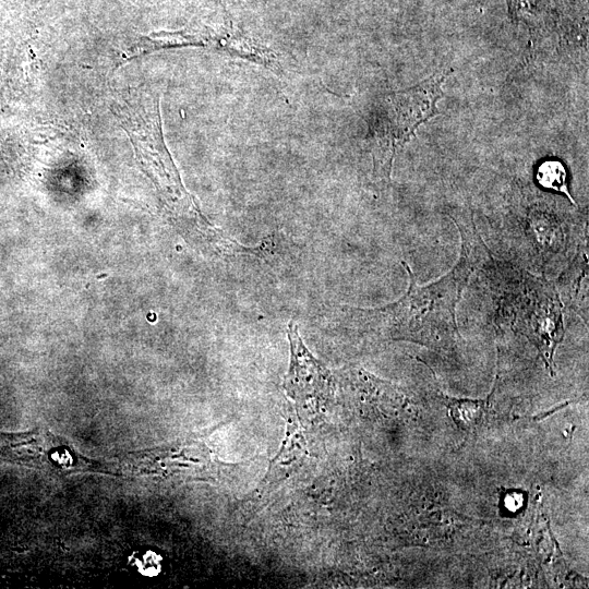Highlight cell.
Masks as SVG:
<instances>
[{
  "instance_id": "5",
  "label": "cell",
  "mask_w": 589,
  "mask_h": 589,
  "mask_svg": "<svg viewBox=\"0 0 589 589\" xmlns=\"http://www.w3.org/2000/svg\"><path fill=\"white\" fill-rule=\"evenodd\" d=\"M193 45L202 46L205 44L203 39L181 33L153 34L152 36L141 40L134 47H131L127 52V57L134 58L159 49Z\"/></svg>"
},
{
  "instance_id": "7",
  "label": "cell",
  "mask_w": 589,
  "mask_h": 589,
  "mask_svg": "<svg viewBox=\"0 0 589 589\" xmlns=\"http://www.w3.org/2000/svg\"><path fill=\"white\" fill-rule=\"evenodd\" d=\"M447 406L454 421L464 430H473L481 421L484 406L481 400L449 398Z\"/></svg>"
},
{
  "instance_id": "2",
  "label": "cell",
  "mask_w": 589,
  "mask_h": 589,
  "mask_svg": "<svg viewBox=\"0 0 589 589\" xmlns=\"http://www.w3.org/2000/svg\"><path fill=\"white\" fill-rule=\"evenodd\" d=\"M452 73L434 74L404 91L385 95L370 121L374 171L389 179L397 153L417 133L418 128L440 115L437 101L444 96L442 85Z\"/></svg>"
},
{
  "instance_id": "4",
  "label": "cell",
  "mask_w": 589,
  "mask_h": 589,
  "mask_svg": "<svg viewBox=\"0 0 589 589\" xmlns=\"http://www.w3.org/2000/svg\"><path fill=\"white\" fill-rule=\"evenodd\" d=\"M288 338L291 359L285 377V390L298 407L316 409L330 394V375L309 352L293 322L289 323Z\"/></svg>"
},
{
  "instance_id": "1",
  "label": "cell",
  "mask_w": 589,
  "mask_h": 589,
  "mask_svg": "<svg viewBox=\"0 0 589 589\" xmlns=\"http://www.w3.org/2000/svg\"><path fill=\"white\" fill-rule=\"evenodd\" d=\"M406 293L377 309H353L362 323L395 339L411 340L433 348L450 347L458 336L456 305L468 277L455 267L440 279L420 286L409 265Z\"/></svg>"
},
{
  "instance_id": "8",
  "label": "cell",
  "mask_w": 589,
  "mask_h": 589,
  "mask_svg": "<svg viewBox=\"0 0 589 589\" xmlns=\"http://www.w3.org/2000/svg\"><path fill=\"white\" fill-rule=\"evenodd\" d=\"M537 0H509L508 1V12L509 15L515 20L520 12L531 11L537 2Z\"/></svg>"
},
{
  "instance_id": "6",
  "label": "cell",
  "mask_w": 589,
  "mask_h": 589,
  "mask_svg": "<svg viewBox=\"0 0 589 589\" xmlns=\"http://www.w3.org/2000/svg\"><path fill=\"white\" fill-rule=\"evenodd\" d=\"M538 183L549 190L565 194L568 200L576 204L568 190L567 170L562 161L548 159L542 161L536 172Z\"/></svg>"
},
{
  "instance_id": "3",
  "label": "cell",
  "mask_w": 589,
  "mask_h": 589,
  "mask_svg": "<svg viewBox=\"0 0 589 589\" xmlns=\"http://www.w3.org/2000/svg\"><path fill=\"white\" fill-rule=\"evenodd\" d=\"M517 312L519 327L552 365L553 353L564 335L558 293L546 281L529 276Z\"/></svg>"
}]
</instances>
